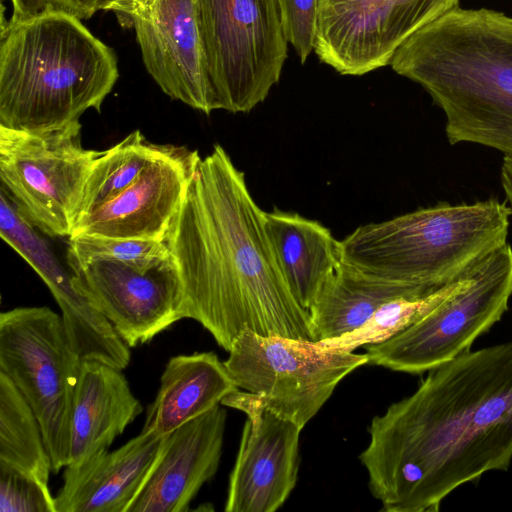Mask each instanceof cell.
Here are the masks:
<instances>
[{
  "label": "cell",
  "instance_id": "cell-10",
  "mask_svg": "<svg viewBox=\"0 0 512 512\" xmlns=\"http://www.w3.org/2000/svg\"><path fill=\"white\" fill-rule=\"evenodd\" d=\"M512 297V246L506 242L475 265L472 282L422 319L364 346L368 364L422 374L471 350L507 312Z\"/></svg>",
  "mask_w": 512,
  "mask_h": 512
},
{
  "label": "cell",
  "instance_id": "cell-6",
  "mask_svg": "<svg viewBox=\"0 0 512 512\" xmlns=\"http://www.w3.org/2000/svg\"><path fill=\"white\" fill-rule=\"evenodd\" d=\"M81 364L61 315L49 307H17L0 314V372L35 413L54 473L68 464L72 403Z\"/></svg>",
  "mask_w": 512,
  "mask_h": 512
},
{
  "label": "cell",
  "instance_id": "cell-7",
  "mask_svg": "<svg viewBox=\"0 0 512 512\" xmlns=\"http://www.w3.org/2000/svg\"><path fill=\"white\" fill-rule=\"evenodd\" d=\"M218 109L246 113L263 102L287 58L278 0H196Z\"/></svg>",
  "mask_w": 512,
  "mask_h": 512
},
{
  "label": "cell",
  "instance_id": "cell-11",
  "mask_svg": "<svg viewBox=\"0 0 512 512\" xmlns=\"http://www.w3.org/2000/svg\"><path fill=\"white\" fill-rule=\"evenodd\" d=\"M460 0H319L315 53L341 75L390 64L415 32L459 7Z\"/></svg>",
  "mask_w": 512,
  "mask_h": 512
},
{
  "label": "cell",
  "instance_id": "cell-8",
  "mask_svg": "<svg viewBox=\"0 0 512 512\" xmlns=\"http://www.w3.org/2000/svg\"><path fill=\"white\" fill-rule=\"evenodd\" d=\"M81 123L45 131L0 126L1 189L37 230L67 237L87 177L103 153L86 149Z\"/></svg>",
  "mask_w": 512,
  "mask_h": 512
},
{
  "label": "cell",
  "instance_id": "cell-21",
  "mask_svg": "<svg viewBox=\"0 0 512 512\" xmlns=\"http://www.w3.org/2000/svg\"><path fill=\"white\" fill-rule=\"evenodd\" d=\"M274 256L284 279L306 310L322 284L342 261L341 243L321 223L278 208L264 212Z\"/></svg>",
  "mask_w": 512,
  "mask_h": 512
},
{
  "label": "cell",
  "instance_id": "cell-1",
  "mask_svg": "<svg viewBox=\"0 0 512 512\" xmlns=\"http://www.w3.org/2000/svg\"><path fill=\"white\" fill-rule=\"evenodd\" d=\"M359 455L387 512H437L460 486L512 461V342L468 351L428 371L375 416Z\"/></svg>",
  "mask_w": 512,
  "mask_h": 512
},
{
  "label": "cell",
  "instance_id": "cell-14",
  "mask_svg": "<svg viewBox=\"0 0 512 512\" xmlns=\"http://www.w3.org/2000/svg\"><path fill=\"white\" fill-rule=\"evenodd\" d=\"M200 160L197 150L161 144L130 186L77 219L69 238L166 241Z\"/></svg>",
  "mask_w": 512,
  "mask_h": 512
},
{
  "label": "cell",
  "instance_id": "cell-24",
  "mask_svg": "<svg viewBox=\"0 0 512 512\" xmlns=\"http://www.w3.org/2000/svg\"><path fill=\"white\" fill-rule=\"evenodd\" d=\"M475 263L466 273L436 292L420 298H396L384 303L359 328L342 336L319 341L344 351L384 342L413 325L442 302L465 289L473 280Z\"/></svg>",
  "mask_w": 512,
  "mask_h": 512
},
{
  "label": "cell",
  "instance_id": "cell-5",
  "mask_svg": "<svg viewBox=\"0 0 512 512\" xmlns=\"http://www.w3.org/2000/svg\"><path fill=\"white\" fill-rule=\"evenodd\" d=\"M512 209L495 198L433 206L359 226L341 243L359 270L433 293L507 242Z\"/></svg>",
  "mask_w": 512,
  "mask_h": 512
},
{
  "label": "cell",
  "instance_id": "cell-12",
  "mask_svg": "<svg viewBox=\"0 0 512 512\" xmlns=\"http://www.w3.org/2000/svg\"><path fill=\"white\" fill-rule=\"evenodd\" d=\"M77 286L134 348L184 319V288L172 255L150 268L66 255Z\"/></svg>",
  "mask_w": 512,
  "mask_h": 512
},
{
  "label": "cell",
  "instance_id": "cell-4",
  "mask_svg": "<svg viewBox=\"0 0 512 512\" xmlns=\"http://www.w3.org/2000/svg\"><path fill=\"white\" fill-rule=\"evenodd\" d=\"M0 126L45 131L98 112L119 77L112 48L81 19L46 10L9 20L0 37Z\"/></svg>",
  "mask_w": 512,
  "mask_h": 512
},
{
  "label": "cell",
  "instance_id": "cell-27",
  "mask_svg": "<svg viewBox=\"0 0 512 512\" xmlns=\"http://www.w3.org/2000/svg\"><path fill=\"white\" fill-rule=\"evenodd\" d=\"M0 512H56L49 485L0 465Z\"/></svg>",
  "mask_w": 512,
  "mask_h": 512
},
{
  "label": "cell",
  "instance_id": "cell-2",
  "mask_svg": "<svg viewBox=\"0 0 512 512\" xmlns=\"http://www.w3.org/2000/svg\"><path fill=\"white\" fill-rule=\"evenodd\" d=\"M264 212L219 144L201 158L166 238L184 288V316L229 352L245 329L315 341L309 311L274 256Z\"/></svg>",
  "mask_w": 512,
  "mask_h": 512
},
{
  "label": "cell",
  "instance_id": "cell-13",
  "mask_svg": "<svg viewBox=\"0 0 512 512\" xmlns=\"http://www.w3.org/2000/svg\"><path fill=\"white\" fill-rule=\"evenodd\" d=\"M221 405L246 414L228 485L226 512H274L294 489L302 428L270 411L262 399L237 390Z\"/></svg>",
  "mask_w": 512,
  "mask_h": 512
},
{
  "label": "cell",
  "instance_id": "cell-17",
  "mask_svg": "<svg viewBox=\"0 0 512 512\" xmlns=\"http://www.w3.org/2000/svg\"><path fill=\"white\" fill-rule=\"evenodd\" d=\"M219 404L165 435L126 512H186L217 473L227 412Z\"/></svg>",
  "mask_w": 512,
  "mask_h": 512
},
{
  "label": "cell",
  "instance_id": "cell-16",
  "mask_svg": "<svg viewBox=\"0 0 512 512\" xmlns=\"http://www.w3.org/2000/svg\"><path fill=\"white\" fill-rule=\"evenodd\" d=\"M131 27L147 72L166 95L207 115L218 109L196 0H157Z\"/></svg>",
  "mask_w": 512,
  "mask_h": 512
},
{
  "label": "cell",
  "instance_id": "cell-18",
  "mask_svg": "<svg viewBox=\"0 0 512 512\" xmlns=\"http://www.w3.org/2000/svg\"><path fill=\"white\" fill-rule=\"evenodd\" d=\"M165 435L142 430L120 448L65 467L56 512H126Z\"/></svg>",
  "mask_w": 512,
  "mask_h": 512
},
{
  "label": "cell",
  "instance_id": "cell-31",
  "mask_svg": "<svg viewBox=\"0 0 512 512\" xmlns=\"http://www.w3.org/2000/svg\"><path fill=\"white\" fill-rule=\"evenodd\" d=\"M500 182L506 202L512 209V160L503 158L500 170Z\"/></svg>",
  "mask_w": 512,
  "mask_h": 512
},
{
  "label": "cell",
  "instance_id": "cell-15",
  "mask_svg": "<svg viewBox=\"0 0 512 512\" xmlns=\"http://www.w3.org/2000/svg\"><path fill=\"white\" fill-rule=\"evenodd\" d=\"M0 236L38 273L60 307L69 341L81 360H95L123 370L130 347L75 283L37 229L0 189Z\"/></svg>",
  "mask_w": 512,
  "mask_h": 512
},
{
  "label": "cell",
  "instance_id": "cell-9",
  "mask_svg": "<svg viewBox=\"0 0 512 512\" xmlns=\"http://www.w3.org/2000/svg\"><path fill=\"white\" fill-rule=\"evenodd\" d=\"M368 364L367 354L333 349L320 342L243 330L224 361L239 389L259 396L276 415L303 427L336 386Z\"/></svg>",
  "mask_w": 512,
  "mask_h": 512
},
{
  "label": "cell",
  "instance_id": "cell-26",
  "mask_svg": "<svg viewBox=\"0 0 512 512\" xmlns=\"http://www.w3.org/2000/svg\"><path fill=\"white\" fill-rule=\"evenodd\" d=\"M66 255L113 259L147 269L168 259L171 252L166 241L78 236L68 238Z\"/></svg>",
  "mask_w": 512,
  "mask_h": 512
},
{
  "label": "cell",
  "instance_id": "cell-22",
  "mask_svg": "<svg viewBox=\"0 0 512 512\" xmlns=\"http://www.w3.org/2000/svg\"><path fill=\"white\" fill-rule=\"evenodd\" d=\"M427 295L369 275L342 260L326 278L308 309L315 340L339 337L359 328L388 301Z\"/></svg>",
  "mask_w": 512,
  "mask_h": 512
},
{
  "label": "cell",
  "instance_id": "cell-30",
  "mask_svg": "<svg viewBox=\"0 0 512 512\" xmlns=\"http://www.w3.org/2000/svg\"><path fill=\"white\" fill-rule=\"evenodd\" d=\"M157 0H101L99 9L112 11L121 24L132 25V21L148 11Z\"/></svg>",
  "mask_w": 512,
  "mask_h": 512
},
{
  "label": "cell",
  "instance_id": "cell-19",
  "mask_svg": "<svg viewBox=\"0 0 512 512\" xmlns=\"http://www.w3.org/2000/svg\"><path fill=\"white\" fill-rule=\"evenodd\" d=\"M142 412L122 370L83 360L73 396L67 465L108 451Z\"/></svg>",
  "mask_w": 512,
  "mask_h": 512
},
{
  "label": "cell",
  "instance_id": "cell-29",
  "mask_svg": "<svg viewBox=\"0 0 512 512\" xmlns=\"http://www.w3.org/2000/svg\"><path fill=\"white\" fill-rule=\"evenodd\" d=\"M11 20L27 18L46 10H56L74 15L81 20L90 18L101 0H10Z\"/></svg>",
  "mask_w": 512,
  "mask_h": 512
},
{
  "label": "cell",
  "instance_id": "cell-3",
  "mask_svg": "<svg viewBox=\"0 0 512 512\" xmlns=\"http://www.w3.org/2000/svg\"><path fill=\"white\" fill-rule=\"evenodd\" d=\"M389 65L441 108L451 145H482L512 160L511 16L457 7L409 37Z\"/></svg>",
  "mask_w": 512,
  "mask_h": 512
},
{
  "label": "cell",
  "instance_id": "cell-25",
  "mask_svg": "<svg viewBox=\"0 0 512 512\" xmlns=\"http://www.w3.org/2000/svg\"><path fill=\"white\" fill-rule=\"evenodd\" d=\"M160 147L149 142L140 130H134L104 150L87 177L76 221L130 186Z\"/></svg>",
  "mask_w": 512,
  "mask_h": 512
},
{
  "label": "cell",
  "instance_id": "cell-20",
  "mask_svg": "<svg viewBox=\"0 0 512 512\" xmlns=\"http://www.w3.org/2000/svg\"><path fill=\"white\" fill-rule=\"evenodd\" d=\"M237 390L224 362L214 352L174 356L167 362L158 392L147 407L142 430L167 435Z\"/></svg>",
  "mask_w": 512,
  "mask_h": 512
},
{
  "label": "cell",
  "instance_id": "cell-28",
  "mask_svg": "<svg viewBox=\"0 0 512 512\" xmlns=\"http://www.w3.org/2000/svg\"><path fill=\"white\" fill-rule=\"evenodd\" d=\"M284 36L304 64L315 49L319 0H278Z\"/></svg>",
  "mask_w": 512,
  "mask_h": 512
},
{
  "label": "cell",
  "instance_id": "cell-23",
  "mask_svg": "<svg viewBox=\"0 0 512 512\" xmlns=\"http://www.w3.org/2000/svg\"><path fill=\"white\" fill-rule=\"evenodd\" d=\"M0 465L49 485L52 463L39 421L10 379L0 372Z\"/></svg>",
  "mask_w": 512,
  "mask_h": 512
}]
</instances>
